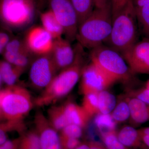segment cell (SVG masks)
Returning a JSON list of instances; mask_svg holds the SVG:
<instances>
[{
  "label": "cell",
  "mask_w": 149,
  "mask_h": 149,
  "mask_svg": "<svg viewBox=\"0 0 149 149\" xmlns=\"http://www.w3.org/2000/svg\"><path fill=\"white\" fill-rule=\"evenodd\" d=\"M75 58L71 65L59 71L51 83L34 100L38 107L52 104L70 93L81 77L85 66L84 48L78 43L74 47Z\"/></svg>",
  "instance_id": "6da1fadb"
},
{
  "label": "cell",
  "mask_w": 149,
  "mask_h": 149,
  "mask_svg": "<svg viewBox=\"0 0 149 149\" xmlns=\"http://www.w3.org/2000/svg\"><path fill=\"white\" fill-rule=\"evenodd\" d=\"M138 22L132 0L112 18L111 31L104 44L123 56L138 42Z\"/></svg>",
  "instance_id": "7a4b0ae2"
},
{
  "label": "cell",
  "mask_w": 149,
  "mask_h": 149,
  "mask_svg": "<svg viewBox=\"0 0 149 149\" xmlns=\"http://www.w3.org/2000/svg\"><path fill=\"white\" fill-rule=\"evenodd\" d=\"M112 24L111 5L95 8L78 26L76 40L83 47L90 50L103 45L109 37Z\"/></svg>",
  "instance_id": "3957f363"
},
{
  "label": "cell",
  "mask_w": 149,
  "mask_h": 149,
  "mask_svg": "<svg viewBox=\"0 0 149 149\" xmlns=\"http://www.w3.org/2000/svg\"><path fill=\"white\" fill-rule=\"evenodd\" d=\"M34 104L26 88L15 85L0 91V117L3 121H23Z\"/></svg>",
  "instance_id": "277c9868"
},
{
  "label": "cell",
  "mask_w": 149,
  "mask_h": 149,
  "mask_svg": "<svg viewBox=\"0 0 149 149\" xmlns=\"http://www.w3.org/2000/svg\"><path fill=\"white\" fill-rule=\"evenodd\" d=\"M91 62L96 64L116 81L129 83L135 74L130 70L120 54L105 45L91 50Z\"/></svg>",
  "instance_id": "5b68a950"
},
{
  "label": "cell",
  "mask_w": 149,
  "mask_h": 149,
  "mask_svg": "<svg viewBox=\"0 0 149 149\" xmlns=\"http://www.w3.org/2000/svg\"><path fill=\"white\" fill-rule=\"evenodd\" d=\"M36 6L32 0H0V21L11 29L27 27L33 21Z\"/></svg>",
  "instance_id": "8992f818"
},
{
  "label": "cell",
  "mask_w": 149,
  "mask_h": 149,
  "mask_svg": "<svg viewBox=\"0 0 149 149\" xmlns=\"http://www.w3.org/2000/svg\"><path fill=\"white\" fill-rule=\"evenodd\" d=\"M48 4L62 26L65 39L70 42L76 40L79 24L71 0H49Z\"/></svg>",
  "instance_id": "52a82bcc"
},
{
  "label": "cell",
  "mask_w": 149,
  "mask_h": 149,
  "mask_svg": "<svg viewBox=\"0 0 149 149\" xmlns=\"http://www.w3.org/2000/svg\"><path fill=\"white\" fill-rule=\"evenodd\" d=\"M29 66V81L32 87L38 90H44L58 72L51 53L37 56Z\"/></svg>",
  "instance_id": "ba28073f"
},
{
  "label": "cell",
  "mask_w": 149,
  "mask_h": 149,
  "mask_svg": "<svg viewBox=\"0 0 149 149\" xmlns=\"http://www.w3.org/2000/svg\"><path fill=\"white\" fill-rule=\"evenodd\" d=\"M81 77L80 90L84 95L107 90L116 82L91 61L83 68Z\"/></svg>",
  "instance_id": "9c48e42d"
},
{
  "label": "cell",
  "mask_w": 149,
  "mask_h": 149,
  "mask_svg": "<svg viewBox=\"0 0 149 149\" xmlns=\"http://www.w3.org/2000/svg\"><path fill=\"white\" fill-rule=\"evenodd\" d=\"M122 56L134 74H149V38L138 41Z\"/></svg>",
  "instance_id": "30bf717a"
},
{
  "label": "cell",
  "mask_w": 149,
  "mask_h": 149,
  "mask_svg": "<svg viewBox=\"0 0 149 149\" xmlns=\"http://www.w3.org/2000/svg\"><path fill=\"white\" fill-rule=\"evenodd\" d=\"M34 124L41 149H63L58 131L51 125L47 118L42 112L36 113Z\"/></svg>",
  "instance_id": "8fae6325"
},
{
  "label": "cell",
  "mask_w": 149,
  "mask_h": 149,
  "mask_svg": "<svg viewBox=\"0 0 149 149\" xmlns=\"http://www.w3.org/2000/svg\"><path fill=\"white\" fill-rule=\"evenodd\" d=\"M24 41L30 52L38 56L51 53L54 40L42 26H35L28 30Z\"/></svg>",
  "instance_id": "7c38bea8"
},
{
  "label": "cell",
  "mask_w": 149,
  "mask_h": 149,
  "mask_svg": "<svg viewBox=\"0 0 149 149\" xmlns=\"http://www.w3.org/2000/svg\"><path fill=\"white\" fill-rule=\"evenodd\" d=\"M70 43L63 37L54 40L51 54L58 72L68 67L74 61L75 51Z\"/></svg>",
  "instance_id": "4fadbf2b"
},
{
  "label": "cell",
  "mask_w": 149,
  "mask_h": 149,
  "mask_svg": "<svg viewBox=\"0 0 149 149\" xmlns=\"http://www.w3.org/2000/svg\"><path fill=\"white\" fill-rule=\"evenodd\" d=\"M130 109V119L133 125H139L149 121V104L134 97H127Z\"/></svg>",
  "instance_id": "5bb4252c"
},
{
  "label": "cell",
  "mask_w": 149,
  "mask_h": 149,
  "mask_svg": "<svg viewBox=\"0 0 149 149\" xmlns=\"http://www.w3.org/2000/svg\"><path fill=\"white\" fill-rule=\"evenodd\" d=\"M70 124H75L83 128L88 125L91 117L82 106L69 102L63 105Z\"/></svg>",
  "instance_id": "9a60e30c"
},
{
  "label": "cell",
  "mask_w": 149,
  "mask_h": 149,
  "mask_svg": "<svg viewBox=\"0 0 149 149\" xmlns=\"http://www.w3.org/2000/svg\"><path fill=\"white\" fill-rule=\"evenodd\" d=\"M118 140L125 146L134 149H146L141 141L139 130L133 126L125 125L117 132Z\"/></svg>",
  "instance_id": "2e32d148"
},
{
  "label": "cell",
  "mask_w": 149,
  "mask_h": 149,
  "mask_svg": "<svg viewBox=\"0 0 149 149\" xmlns=\"http://www.w3.org/2000/svg\"><path fill=\"white\" fill-rule=\"evenodd\" d=\"M40 16L42 27L54 40L62 37L64 35L63 28L50 10L41 13Z\"/></svg>",
  "instance_id": "e0dca14e"
},
{
  "label": "cell",
  "mask_w": 149,
  "mask_h": 149,
  "mask_svg": "<svg viewBox=\"0 0 149 149\" xmlns=\"http://www.w3.org/2000/svg\"><path fill=\"white\" fill-rule=\"evenodd\" d=\"M25 69L15 66L6 61L0 60V74L3 83L7 86L16 85Z\"/></svg>",
  "instance_id": "ac0fdd59"
},
{
  "label": "cell",
  "mask_w": 149,
  "mask_h": 149,
  "mask_svg": "<svg viewBox=\"0 0 149 149\" xmlns=\"http://www.w3.org/2000/svg\"><path fill=\"white\" fill-rule=\"evenodd\" d=\"M47 118L51 125L58 131L70 124L63 105L51 107L48 110Z\"/></svg>",
  "instance_id": "d6986e66"
},
{
  "label": "cell",
  "mask_w": 149,
  "mask_h": 149,
  "mask_svg": "<svg viewBox=\"0 0 149 149\" xmlns=\"http://www.w3.org/2000/svg\"><path fill=\"white\" fill-rule=\"evenodd\" d=\"M3 53L5 60L15 66L24 69L30 65L32 61L31 56L32 54L28 50L15 53L5 52H3Z\"/></svg>",
  "instance_id": "ffe728a7"
},
{
  "label": "cell",
  "mask_w": 149,
  "mask_h": 149,
  "mask_svg": "<svg viewBox=\"0 0 149 149\" xmlns=\"http://www.w3.org/2000/svg\"><path fill=\"white\" fill-rule=\"evenodd\" d=\"M99 113H111L117 104L115 96L107 90L98 93Z\"/></svg>",
  "instance_id": "44dd1931"
},
{
  "label": "cell",
  "mask_w": 149,
  "mask_h": 149,
  "mask_svg": "<svg viewBox=\"0 0 149 149\" xmlns=\"http://www.w3.org/2000/svg\"><path fill=\"white\" fill-rule=\"evenodd\" d=\"M71 1L77 13L79 25L94 10V0H71Z\"/></svg>",
  "instance_id": "7402d4cb"
},
{
  "label": "cell",
  "mask_w": 149,
  "mask_h": 149,
  "mask_svg": "<svg viewBox=\"0 0 149 149\" xmlns=\"http://www.w3.org/2000/svg\"><path fill=\"white\" fill-rule=\"evenodd\" d=\"M94 123L101 135L116 131L117 123L113 120L111 113H98L96 114Z\"/></svg>",
  "instance_id": "603a6c76"
},
{
  "label": "cell",
  "mask_w": 149,
  "mask_h": 149,
  "mask_svg": "<svg viewBox=\"0 0 149 149\" xmlns=\"http://www.w3.org/2000/svg\"><path fill=\"white\" fill-rule=\"evenodd\" d=\"M25 128L24 121H3L0 123V146L8 139L9 132L17 131L22 132Z\"/></svg>",
  "instance_id": "cb8c5ba5"
},
{
  "label": "cell",
  "mask_w": 149,
  "mask_h": 149,
  "mask_svg": "<svg viewBox=\"0 0 149 149\" xmlns=\"http://www.w3.org/2000/svg\"><path fill=\"white\" fill-rule=\"evenodd\" d=\"M111 114L116 123L124 122L130 119V109L126 98L117 103Z\"/></svg>",
  "instance_id": "d4e9b609"
},
{
  "label": "cell",
  "mask_w": 149,
  "mask_h": 149,
  "mask_svg": "<svg viewBox=\"0 0 149 149\" xmlns=\"http://www.w3.org/2000/svg\"><path fill=\"white\" fill-rule=\"evenodd\" d=\"M138 24L145 37L149 38V3L135 8Z\"/></svg>",
  "instance_id": "484cf974"
},
{
  "label": "cell",
  "mask_w": 149,
  "mask_h": 149,
  "mask_svg": "<svg viewBox=\"0 0 149 149\" xmlns=\"http://www.w3.org/2000/svg\"><path fill=\"white\" fill-rule=\"evenodd\" d=\"M19 138L18 149H41L39 136L35 130L23 134Z\"/></svg>",
  "instance_id": "4316f807"
},
{
  "label": "cell",
  "mask_w": 149,
  "mask_h": 149,
  "mask_svg": "<svg viewBox=\"0 0 149 149\" xmlns=\"http://www.w3.org/2000/svg\"><path fill=\"white\" fill-rule=\"evenodd\" d=\"M82 106L91 117L99 113L98 93L84 95Z\"/></svg>",
  "instance_id": "83f0119b"
},
{
  "label": "cell",
  "mask_w": 149,
  "mask_h": 149,
  "mask_svg": "<svg viewBox=\"0 0 149 149\" xmlns=\"http://www.w3.org/2000/svg\"><path fill=\"white\" fill-rule=\"evenodd\" d=\"M101 137L103 144L107 149H134L125 146L118 140L116 131L102 134Z\"/></svg>",
  "instance_id": "f1b7e54d"
},
{
  "label": "cell",
  "mask_w": 149,
  "mask_h": 149,
  "mask_svg": "<svg viewBox=\"0 0 149 149\" xmlns=\"http://www.w3.org/2000/svg\"><path fill=\"white\" fill-rule=\"evenodd\" d=\"M83 129L78 125L70 123L61 130L60 135L61 137L80 139L83 136Z\"/></svg>",
  "instance_id": "f546056e"
},
{
  "label": "cell",
  "mask_w": 149,
  "mask_h": 149,
  "mask_svg": "<svg viewBox=\"0 0 149 149\" xmlns=\"http://www.w3.org/2000/svg\"><path fill=\"white\" fill-rule=\"evenodd\" d=\"M26 50L28 49L24 42V40H22L18 38H15L10 40L5 47L3 52L15 53Z\"/></svg>",
  "instance_id": "4dcf8cb0"
},
{
  "label": "cell",
  "mask_w": 149,
  "mask_h": 149,
  "mask_svg": "<svg viewBox=\"0 0 149 149\" xmlns=\"http://www.w3.org/2000/svg\"><path fill=\"white\" fill-rule=\"evenodd\" d=\"M128 93V97L136 98L149 104V91L145 87L131 89Z\"/></svg>",
  "instance_id": "1f68e13d"
},
{
  "label": "cell",
  "mask_w": 149,
  "mask_h": 149,
  "mask_svg": "<svg viewBox=\"0 0 149 149\" xmlns=\"http://www.w3.org/2000/svg\"><path fill=\"white\" fill-rule=\"evenodd\" d=\"M60 138L62 146L63 149H75L81 143L79 139L66 138L61 136Z\"/></svg>",
  "instance_id": "d6a6232c"
},
{
  "label": "cell",
  "mask_w": 149,
  "mask_h": 149,
  "mask_svg": "<svg viewBox=\"0 0 149 149\" xmlns=\"http://www.w3.org/2000/svg\"><path fill=\"white\" fill-rule=\"evenodd\" d=\"M128 1L129 0H111V9L112 18L124 8Z\"/></svg>",
  "instance_id": "836d02e7"
},
{
  "label": "cell",
  "mask_w": 149,
  "mask_h": 149,
  "mask_svg": "<svg viewBox=\"0 0 149 149\" xmlns=\"http://www.w3.org/2000/svg\"><path fill=\"white\" fill-rule=\"evenodd\" d=\"M141 141L147 148H149V127L139 129Z\"/></svg>",
  "instance_id": "e575fe53"
},
{
  "label": "cell",
  "mask_w": 149,
  "mask_h": 149,
  "mask_svg": "<svg viewBox=\"0 0 149 149\" xmlns=\"http://www.w3.org/2000/svg\"><path fill=\"white\" fill-rule=\"evenodd\" d=\"M19 138L8 140L0 146V149H18Z\"/></svg>",
  "instance_id": "d590c367"
},
{
  "label": "cell",
  "mask_w": 149,
  "mask_h": 149,
  "mask_svg": "<svg viewBox=\"0 0 149 149\" xmlns=\"http://www.w3.org/2000/svg\"><path fill=\"white\" fill-rule=\"evenodd\" d=\"M10 40L9 35L6 32L0 30V54L3 53L5 47Z\"/></svg>",
  "instance_id": "8d00e7d4"
},
{
  "label": "cell",
  "mask_w": 149,
  "mask_h": 149,
  "mask_svg": "<svg viewBox=\"0 0 149 149\" xmlns=\"http://www.w3.org/2000/svg\"><path fill=\"white\" fill-rule=\"evenodd\" d=\"M111 0H94L95 8H102L111 5Z\"/></svg>",
  "instance_id": "74e56055"
},
{
  "label": "cell",
  "mask_w": 149,
  "mask_h": 149,
  "mask_svg": "<svg viewBox=\"0 0 149 149\" xmlns=\"http://www.w3.org/2000/svg\"><path fill=\"white\" fill-rule=\"evenodd\" d=\"M87 143L91 149H107L103 144L95 141H91Z\"/></svg>",
  "instance_id": "f35d334b"
},
{
  "label": "cell",
  "mask_w": 149,
  "mask_h": 149,
  "mask_svg": "<svg viewBox=\"0 0 149 149\" xmlns=\"http://www.w3.org/2000/svg\"><path fill=\"white\" fill-rule=\"evenodd\" d=\"M135 8H139L149 3V0H132Z\"/></svg>",
  "instance_id": "ab89813d"
},
{
  "label": "cell",
  "mask_w": 149,
  "mask_h": 149,
  "mask_svg": "<svg viewBox=\"0 0 149 149\" xmlns=\"http://www.w3.org/2000/svg\"><path fill=\"white\" fill-rule=\"evenodd\" d=\"M49 0H37V7L39 10H42L48 4Z\"/></svg>",
  "instance_id": "60d3db41"
},
{
  "label": "cell",
  "mask_w": 149,
  "mask_h": 149,
  "mask_svg": "<svg viewBox=\"0 0 149 149\" xmlns=\"http://www.w3.org/2000/svg\"><path fill=\"white\" fill-rule=\"evenodd\" d=\"M75 149H91L88 143H80Z\"/></svg>",
  "instance_id": "b9f144b4"
},
{
  "label": "cell",
  "mask_w": 149,
  "mask_h": 149,
  "mask_svg": "<svg viewBox=\"0 0 149 149\" xmlns=\"http://www.w3.org/2000/svg\"><path fill=\"white\" fill-rule=\"evenodd\" d=\"M145 88H146L149 91V80H148L147 81L146 83L145 84V86H144Z\"/></svg>",
  "instance_id": "7bdbcfd3"
},
{
  "label": "cell",
  "mask_w": 149,
  "mask_h": 149,
  "mask_svg": "<svg viewBox=\"0 0 149 149\" xmlns=\"http://www.w3.org/2000/svg\"><path fill=\"white\" fill-rule=\"evenodd\" d=\"M3 83L2 79V77H1V74H0V91H1L2 85Z\"/></svg>",
  "instance_id": "ee69618b"
},
{
  "label": "cell",
  "mask_w": 149,
  "mask_h": 149,
  "mask_svg": "<svg viewBox=\"0 0 149 149\" xmlns=\"http://www.w3.org/2000/svg\"><path fill=\"white\" fill-rule=\"evenodd\" d=\"M32 1H33L35 2H36V3H37V1H36V0H32Z\"/></svg>",
  "instance_id": "f6af8a7d"
},
{
  "label": "cell",
  "mask_w": 149,
  "mask_h": 149,
  "mask_svg": "<svg viewBox=\"0 0 149 149\" xmlns=\"http://www.w3.org/2000/svg\"><path fill=\"white\" fill-rule=\"evenodd\" d=\"M1 120V118H0V120Z\"/></svg>",
  "instance_id": "bcb514c9"
}]
</instances>
